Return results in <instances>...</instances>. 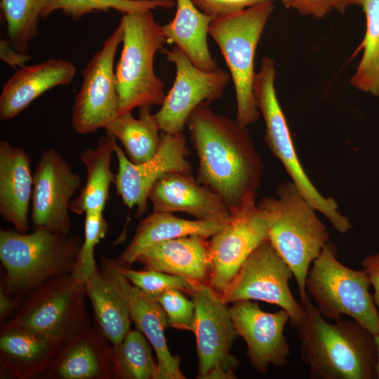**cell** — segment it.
Here are the masks:
<instances>
[{"mask_svg": "<svg viewBox=\"0 0 379 379\" xmlns=\"http://www.w3.org/2000/svg\"><path fill=\"white\" fill-rule=\"evenodd\" d=\"M111 260L119 273L154 300H157L164 293L170 289H178L190 294L194 288V283L184 277L157 270H134L130 267L119 266L113 259Z\"/></svg>", "mask_w": 379, "mask_h": 379, "instance_id": "obj_34", "label": "cell"}, {"mask_svg": "<svg viewBox=\"0 0 379 379\" xmlns=\"http://www.w3.org/2000/svg\"><path fill=\"white\" fill-rule=\"evenodd\" d=\"M139 108L138 119L134 118L131 112H125L105 128L107 135L121 141L126 157L135 164L149 159L160 145L161 128L154 114L150 112V107Z\"/></svg>", "mask_w": 379, "mask_h": 379, "instance_id": "obj_29", "label": "cell"}, {"mask_svg": "<svg viewBox=\"0 0 379 379\" xmlns=\"http://www.w3.org/2000/svg\"><path fill=\"white\" fill-rule=\"evenodd\" d=\"M31 222L34 229L68 234L72 197L81 189V179L67 161L53 149L42 151L33 173Z\"/></svg>", "mask_w": 379, "mask_h": 379, "instance_id": "obj_15", "label": "cell"}, {"mask_svg": "<svg viewBox=\"0 0 379 379\" xmlns=\"http://www.w3.org/2000/svg\"><path fill=\"white\" fill-rule=\"evenodd\" d=\"M114 153L119 168L113 184L125 205L129 208L136 206V218L147 211L149 193L159 178L168 173L192 172L183 133L173 135L161 131L157 152L142 163L131 162L119 145Z\"/></svg>", "mask_w": 379, "mask_h": 379, "instance_id": "obj_16", "label": "cell"}, {"mask_svg": "<svg viewBox=\"0 0 379 379\" xmlns=\"http://www.w3.org/2000/svg\"><path fill=\"white\" fill-rule=\"evenodd\" d=\"M361 265L373 288L374 302L379 307V252L364 258Z\"/></svg>", "mask_w": 379, "mask_h": 379, "instance_id": "obj_39", "label": "cell"}, {"mask_svg": "<svg viewBox=\"0 0 379 379\" xmlns=\"http://www.w3.org/2000/svg\"><path fill=\"white\" fill-rule=\"evenodd\" d=\"M31 159L21 147L0 141V214L15 231L29 229V209L33 192Z\"/></svg>", "mask_w": 379, "mask_h": 379, "instance_id": "obj_22", "label": "cell"}, {"mask_svg": "<svg viewBox=\"0 0 379 379\" xmlns=\"http://www.w3.org/2000/svg\"><path fill=\"white\" fill-rule=\"evenodd\" d=\"M305 281L306 291L319 312L335 321L350 317L370 331L379 333V312L366 272L342 264L335 244L328 241L312 262Z\"/></svg>", "mask_w": 379, "mask_h": 379, "instance_id": "obj_7", "label": "cell"}, {"mask_svg": "<svg viewBox=\"0 0 379 379\" xmlns=\"http://www.w3.org/2000/svg\"><path fill=\"white\" fill-rule=\"evenodd\" d=\"M43 379H114L112 345L91 326L60 345Z\"/></svg>", "mask_w": 379, "mask_h": 379, "instance_id": "obj_18", "label": "cell"}, {"mask_svg": "<svg viewBox=\"0 0 379 379\" xmlns=\"http://www.w3.org/2000/svg\"><path fill=\"white\" fill-rule=\"evenodd\" d=\"M176 4L173 20L161 25L167 43L178 46L198 68L217 69L207 42L208 27L215 16L201 11L192 0H176Z\"/></svg>", "mask_w": 379, "mask_h": 379, "instance_id": "obj_27", "label": "cell"}, {"mask_svg": "<svg viewBox=\"0 0 379 379\" xmlns=\"http://www.w3.org/2000/svg\"><path fill=\"white\" fill-rule=\"evenodd\" d=\"M116 138L110 135L101 137L95 149H86L81 154L86 169V181L77 197L72 199L69 210L77 215L88 211L103 212L109 199L111 184L116 174L111 170L112 155L117 146Z\"/></svg>", "mask_w": 379, "mask_h": 379, "instance_id": "obj_28", "label": "cell"}, {"mask_svg": "<svg viewBox=\"0 0 379 379\" xmlns=\"http://www.w3.org/2000/svg\"><path fill=\"white\" fill-rule=\"evenodd\" d=\"M293 277L291 267L267 239L246 258L220 295L226 304L251 300L276 305L288 313L291 327L303 314L302 305L289 288Z\"/></svg>", "mask_w": 379, "mask_h": 379, "instance_id": "obj_11", "label": "cell"}, {"mask_svg": "<svg viewBox=\"0 0 379 379\" xmlns=\"http://www.w3.org/2000/svg\"><path fill=\"white\" fill-rule=\"evenodd\" d=\"M300 304L303 314L291 328L310 378H376L377 347L370 331L354 319L328 322L310 296Z\"/></svg>", "mask_w": 379, "mask_h": 379, "instance_id": "obj_2", "label": "cell"}, {"mask_svg": "<svg viewBox=\"0 0 379 379\" xmlns=\"http://www.w3.org/2000/svg\"><path fill=\"white\" fill-rule=\"evenodd\" d=\"M203 13L218 16L232 13L260 4L273 3L274 0H192Z\"/></svg>", "mask_w": 379, "mask_h": 379, "instance_id": "obj_37", "label": "cell"}, {"mask_svg": "<svg viewBox=\"0 0 379 379\" xmlns=\"http://www.w3.org/2000/svg\"><path fill=\"white\" fill-rule=\"evenodd\" d=\"M277 194L258 204L268 221L270 243L293 272L302 303L309 297L305 281L310 265L329 241V234L293 182L279 185Z\"/></svg>", "mask_w": 379, "mask_h": 379, "instance_id": "obj_4", "label": "cell"}, {"mask_svg": "<svg viewBox=\"0 0 379 379\" xmlns=\"http://www.w3.org/2000/svg\"><path fill=\"white\" fill-rule=\"evenodd\" d=\"M363 0H331L333 8L340 13H345L346 9L352 5L361 6Z\"/></svg>", "mask_w": 379, "mask_h": 379, "instance_id": "obj_42", "label": "cell"}, {"mask_svg": "<svg viewBox=\"0 0 379 379\" xmlns=\"http://www.w3.org/2000/svg\"><path fill=\"white\" fill-rule=\"evenodd\" d=\"M272 3L215 16L208 34L218 45L232 79L237 100V121L242 126L257 121L260 112L253 93L254 58L267 20L274 11Z\"/></svg>", "mask_w": 379, "mask_h": 379, "instance_id": "obj_6", "label": "cell"}, {"mask_svg": "<svg viewBox=\"0 0 379 379\" xmlns=\"http://www.w3.org/2000/svg\"><path fill=\"white\" fill-rule=\"evenodd\" d=\"M190 295L195 305L197 378H236L239 362L231 350L239 335L227 304L208 282L194 283Z\"/></svg>", "mask_w": 379, "mask_h": 379, "instance_id": "obj_10", "label": "cell"}, {"mask_svg": "<svg viewBox=\"0 0 379 379\" xmlns=\"http://www.w3.org/2000/svg\"><path fill=\"white\" fill-rule=\"evenodd\" d=\"M85 215L84 237L72 273L77 280L84 283L98 269L94 250L96 245L105 237L109 228L103 212L88 211Z\"/></svg>", "mask_w": 379, "mask_h": 379, "instance_id": "obj_35", "label": "cell"}, {"mask_svg": "<svg viewBox=\"0 0 379 379\" xmlns=\"http://www.w3.org/2000/svg\"><path fill=\"white\" fill-rule=\"evenodd\" d=\"M275 77L274 60L267 56L262 58L260 69L254 78L253 93L265 120V141L307 201L329 220L335 230L346 233L352 227L348 218L339 212L333 198L325 197L319 193L300 162L286 117L277 97Z\"/></svg>", "mask_w": 379, "mask_h": 379, "instance_id": "obj_9", "label": "cell"}, {"mask_svg": "<svg viewBox=\"0 0 379 379\" xmlns=\"http://www.w3.org/2000/svg\"><path fill=\"white\" fill-rule=\"evenodd\" d=\"M178 289H170L164 293L157 301L167 317L168 325L174 328L193 332L195 320V305Z\"/></svg>", "mask_w": 379, "mask_h": 379, "instance_id": "obj_36", "label": "cell"}, {"mask_svg": "<svg viewBox=\"0 0 379 379\" xmlns=\"http://www.w3.org/2000/svg\"><path fill=\"white\" fill-rule=\"evenodd\" d=\"M77 72L66 60L50 58L20 67L4 84L0 95V119H11L47 91L70 84Z\"/></svg>", "mask_w": 379, "mask_h": 379, "instance_id": "obj_21", "label": "cell"}, {"mask_svg": "<svg viewBox=\"0 0 379 379\" xmlns=\"http://www.w3.org/2000/svg\"><path fill=\"white\" fill-rule=\"evenodd\" d=\"M148 199L154 212H182L199 220L226 222L231 211L222 199L191 174L168 173L152 187Z\"/></svg>", "mask_w": 379, "mask_h": 379, "instance_id": "obj_19", "label": "cell"}, {"mask_svg": "<svg viewBox=\"0 0 379 379\" xmlns=\"http://www.w3.org/2000/svg\"><path fill=\"white\" fill-rule=\"evenodd\" d=\"M119 274L128 298L132 321L155 351L158 379H185L180 368L179 357L173 355L167 345L164 330L168 325L163 307L157 300L150 298Z\"/></svg>", "mask_w": 379, "mask_h": 379, "instance_id": "obj_25", "label": "cell"}, {"mask_svg": "<svg viewBox=\"0 0 379 379\" xmlns=\"http://www.w3.org/2000/svg\"><path fill=\"white\" fill-rule=\"evenodd\" d=\"M174 4V0H48L41 18H46L58 10L78 20L94 11L114 9L125 14L161 8H168Z\"/></svg>", "mask_w": 379, "mask_h": 379, "instance_id": "obj_33", "label": "cell"}, {"mask_svg": "<svg viewBox=\"0 0 379 379\" xmlns=\"http://www.w3.org/2000/svg\"><path fill=\"white\" fill-rule=\"evenodd\" d=\"M100 266L86 282V295L93 308L94 325L116 347L131 330V307L120 274L111 259L102 258Z\"/></svg>", "mask_w": 379, "mask_h": 379, "instance_id": "obj_20", "label": "cell"}, {"mask_svg": "<svg viewBox=\"0 0 379 379\" xmlns=\"http://www.w3.org/2000/svg\"><path fill=\"white\" fill-rule=\"evenodd\" d=\"M0 58L1 60L13 68L24 67L32 58L27 53H22L16 51L8 39L0 41Z\"/></svg>", "mask_w": 379, "mask_h": 379, "instance_id": "obj_40", "label": "cell"}, {"mask_svg": "<svg viewBox=\"0 0 379 379\" xmlns=\"http://www.w3.org/2000/svg\"><path fill=\"white\" fill-rule=\"evenodd\" d=\"M164 52L175 67V77L154 115L161 131L176 135L183 133L190 115L197 106L222 97L231 77L220 68L210 72L198 68L176 46Z\"/></svg>", "mask_w": 379, "mask_h": 379, "instance_id": "obj_14", "label": "cell"}, {"mask_svg": "<svg viewBox=\"0 0 379 379\" xmlns=\"http://www.w3.org/2000/svg\"><path fill=\"white\" fill-rule=\"evenodd\" d=\"M123 39L119 24L83 70V82L74 98L72 125L79 134L106 128L119 115L114 59Z\"/></svg>", "mask_w": 379, "mask_h": 379, "instance_id": "obj_12", "label": "cell"}, {"mask_svg": "<svg viewBox=\"0 0 379 379\" xmlns=\"http://www.w3.org/2000/svg\"><path fill=\"white\" fill-rule=\"evenodd\" d=\"M226 222L212 220H186L166 212H153L142 219L128 246L113 259L116 265L130 267L149 246L166 240L190 235L211 237Z\"/></svg>", "mask_w": 379, "mask_h": 379, "instance_id": "obj_26", "label": "cell"}, {"mask_svg": "<svg viewBox=\"0 0 379 379\" xmlns=\"http://www.w3.org/2000/svg\"><path fill=\"white\" fill-rule=\"evenodd\" d=\"M48 0H1L8 40L16 51L27 53L38 33V20Z\"/></svg>", "mask_w": 379, "mask_h": 379, "instance_id": "obj_32", "label": "cell"}, {"mask_svg": "<svg viewBox=\"0 0 379 379\" xmlns=\"http://www.w3.org/2000/svg\"><path fill=\"white\" fill-rule=\"evenodd\" d=\"M374 337L377 347L376 379H379V333Z\"/></svg>", "mask_w": 379, "mask_h": 379, "instance_id": "obj_43", "label": "cell"}, {"mask_svg": "<svg viewBox=\"0 0 379 379\" xmlns=\"http://www.w3.org/2000/svg\"><path fill=\"white\" fill-rule=\"evenodd\" d=\"M83 239L34 229L31 233L0 230V260L4 276L0 287L13 298L24 299L48 279L72 274Z\"/></svg>", "mask_w": 379, "mask_h": 379, "instance_id": "obj_3", "label": "cell"}, {"mask_svg": "<svg viewBox=\"0 0 379 379\" xmlns=\"http://www.w3.org/2000/svg\"><path fill=\"white\" fill-rule=\"evenodd\" d=\"M122 51L115 67L119 114L138 107L161 105L166 93L154 68V57L167 43L162 27L152 11L122 15Z\"/></svg>", "mask_w": 379, "mask_h": 379, "instance_id": "obj_5", "label": "cell"}, {"mask_svg": "<svg viewBox=\"0 0 379 379\" xmlns=\"http://www.w3.org/2000/svg\"><path fill=\"white\" fill-rule=\"evenodd\" d=\"M288 8L298 11L300 14L311 15L317 18H324L333 6L331 0H281Z\"/></svg>", "mask_w": 379, "mask_h": 379, "instance_id": "obj_38", "label": "cell"}, {"mask_svg": "<svg viewBox=\"0 0 379 379\" xmlns=\"http://www.w3.org/2000/svg\"><path fill=\"white\" fill-rule=\"evenodd\" d=\"M22 298H13L4 293L0 287V320L4 321L16 309L20 308Z\"/></svg>", "mask_w": 379, "mask_h": 379, "instance_id": "obj_41", "label": "cell"}, {"mask_svg": "<svg viewBox=\"0 0 379 379\" xmlns=\"http://www.w3.org/2000/svg\"><path fill=\"white\" fill-rule=\"evenodd\" d=\"M366 32L361 47V59L350 84L356 88L379 95V0H363Z\"/></svg>", "mask_w": 379, "mask_h": 379, "instance_id": "obj_31", "label": "cell"}, {"mask_svg": "<svg viewBox=\"0 0 379 379\" xmlns=\"http://www.w3.org/2000/svg\"><path fill=\"white\" fill-rule=\"evenodd\" d=\"M208 104L197 106L186 124L198 158L197 181L218 194L231 211L255 197L263 164L246 127L214 113Z\"/></svg>", "mask_w": 379, "mask_h": 379, "instance_id": "obj_1", "label": "cell"}, {"mask_svg": "<svg viewBox=\"0 0 379 379\" xmlns=\"http://www.w3.org/2000/svg\"><path fill=\"white\" fill-rule=\"evenodd\" d=\"M61 343L20 328H1V378L43 379Z\"/></svg>", "mask_w": 379, "mask_h": 379, "instance_id": "obj_24", "label": "cell"}, {"mask_svg": "<svg viewBox=\"0 0 379 379\" xmlns=\"http://www.w3.org/2000/svg\"><path fill=\"white\" fill-rule=\"evenodd\" d=\"M152 348L140 331L131 329L118 346H112L114 379H158Z\"/></svg>", "mask_w": 379, "mask_h": 379, "instance_id": "obj_30", "label": "cell"}, {"mask_svg": "<svg viewBox=\"0 0 379 379\" xmlns=\"http://www.w3.org/2000/svg\"><path fill=\"white\" fill-rule=\"evenodd\" d=\"M198 235L178 237L145 248L135 262L145 270L184 277L192 282H208L211 273L209 241Z\"/></svg>", "mask_w": 379, "mask_h": 379, "instance_id": "obj_23", "label": "cell"}, {"mask_svg": "<svg viewBox=\"0 0 379 379\" xmlns=\"http://www.w3.org/2000/svg\"><path fill=\"white\" fill-rule=\"evenodd\" d=\"M228 309L237 333L246 343L251 365L257 373L263 375L270 366L283 367L289 363L291 351L284 332L290 316L286 310L267 312L251 300L234 302Z\"/></svg>", "mask_w": 379, "mask_h": 379, "instance_id": "obj_17", "label": "cell"}, {"mask_svg": "<svg viewBox=\"0 0 379 379\" xmlns=\"http://www.w3.org/2000/svg\"><path fill=\"white\" fill-rule=\"evenodd\" d=\"M267 239V217L256 204L255 197H250L231 211L223 227L211 237L209 284L221 294L246 258Z\"/></svg>", "mask_w": 379, "mask_h": 379, "instance_id": "obj_13", "label": "cell"}, {"mask_svg": "<svg viewBox=\"0 0 379 379\" xmlns=\"http://www.w3.org/2000/svg\"><path fill=\"white\" fill-rule=\"evenodd\" d=\"M86 283L72 274L53 277L32 290L16 314L2 326L63 343L92 326Z\"/></svg>", "mask_w": 379, "mask_h": 379, "instance_id": "obj_8", "label": "cell"}]
</instances>
